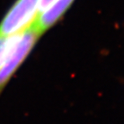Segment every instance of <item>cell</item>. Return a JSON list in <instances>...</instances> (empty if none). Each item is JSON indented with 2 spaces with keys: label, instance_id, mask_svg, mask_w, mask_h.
Here are the masks:
<instances>
[{
  "label": "cell",
  "instance_id": "4",
  "mask_svg": "<svg viewBox=\"0 0 124 124\" xmlns=\"http://www.w3.org/2000/svg\"><path fill=\"white\" fill-rule=\"evenodd\" d=\"M22 35L23 32L10 35H0V70L14 55Z\"/></svg>",
  "mask_w": 124,
  "mask_h": 124
},
{
  "label": "cell",
  "instance_id": "2",
  "mask_svg": "<svg viewBox=\"0 0 124 124\" xmlns=\"http://www.w3.org/2000/svg\"><path fill=\"white\" fill-rule=\"evenodd\" d=\"M40 36L41 35L31 27L23 32L14 55L0 70V93L29 56Z\"/></svg>",
  "mask_w": 124,
  "mask_h": 124
},
{
  "label": "cell",
  "instance_id": "5",
  "mask_svg": "<svg viewBox=\"0 0 124 124\" xmlns=\"http://www.w3.org/2000/svg\"><path fill=\"white\" fill-rule=\"evenodd\" d=\"M55 0H40V4H39V12L38 14H40L41 12H42L43 10H45L46 8L48 7L50 4H52Z\"/></svg>",
  "mask_w": 124,
  "mask_h": 124
},
{
  "label": "cell",
  "instance_id": "3",
  "mask_svg": "<svg viewBox=\"0 0 124 124\" xmlns=\"http://www.w3.org/2000/svg\"><path fill=\"white\" fill-rule=\"evenodd\" d=\"M74 0H55L52 4L40 14H38L33 24V28L40 35L55 24L62 16L66 13L68 8L72 5Z\"/></svg>",
  "mask_w": 124,
  "mask_h": 124
},
{
  "label": "cell",
  "instance_id": "1",
  "mask_svg": "<svg viewBox=\"0 0 124 124\" xmlns=\"http://www.w3.org/2000/svg\"><path fill=\"white\" fill-rule=\"evenodd\" d=\"M40 0H16L0 23V35H10L27 30L39 12Z\"/></svg>",
  "mask_w": 124,
  "mask_h": 124
}]
</instances>
